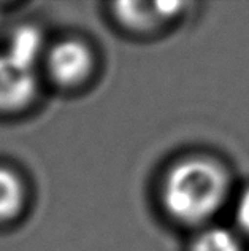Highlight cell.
<instances>
[{"label": "cell", "instance_id": "obj_8", "mask_svg": "<svg viewBox=\"0 0 249 251\" xmlns=\"http://www.w3.org/2000/svg\"><path fill=\"white\" fill-rule=\"evenodd\" d=\"M235 221L241 234L249 237V188L238 196L235 203Z\"/></svg>", "mask_w": 249, "mask_h": 251}, {"label": "cell", "instance_id": "obj_5", "mask_svg": "<svg viewBox=\"0 0 249 251\" xmlns=\"http://www.w3.org/2000/svg\"><path fill=\"white\" fill-rule=\"evenodd\" d=\"M181 3H156L154 11H148L149 5L146 3H117L116 5V15L119 19L127 24L129 27L134 29H146L149 24H154L163 16L173 15L176 8H180Z\"/></svg>", "mask_w": 249, "mask_h": 251}, {"label": "cell", "instance_id": "obj_4", "mask_svg": "<svg viewBox=\"0 0 249 251\" xmlns=\"http://www.w3.org/2000/svg\"><path fill=\"white\" fill-rule=\"evenodd\" d=\"M42 50L43 40L40 32L32 25H23L11 35L5 54L10 56L13 61L35 70V64L42 54Z\"/></svg>", "mask_w": 249, "mask_h": 251}, {"label": "cell", "instance_id": "obj_6", "mask_svg": "<svg viewBox=\"0 0 249 251\" xmlns=\"http://www.w3.org/2000/svg\"><path fill=\"white\" fill-rule=\"evenodd\" d=\"M25 199L23 180L15 172L0 167V221L15 218L21 211Z\"/></svg>", "mask_w": 249, "mask_h": 251}, {"label": "cell", "instance_id": "obj_7", "mask_svg": "<svg viewBox=\"0 0 249 251\" xmlns=\"http://www.w3.org/2000/svg\"><path fill=\"white\" fill-rule=\"evenodd\" d=\"M191 251H241V242L233 230L211 226L197 234Z\"/></svg>", "mask_w": 249, "mask_h": 251}, {"label": "cell", "instance_id": "obj_3", "mask_svg": "<svg viewBox=\"0 0 249 251\" xmlns=\"http://www.w3.org/2000/svg\"><path fill=\"white\" fill-rule=\"evenodd\" d=\"M38 89L35 70L0 54V111H18L34 100Z\"/></svg>", "mask_w": 249, "mask_h": 251}, {"label": "cell", "instance_id": "obj_2", "mask_svg": "<svg viewBox=\"0 0 249 251\" xmlns=\"http://www.w3.org/2000/svg\"><path fill=\"white\" fill-rule=\"evenodd\" d=\"M46 67L52 81L64 88H73L86 81L92 74L94 54L86 43L68 38L49 50Z\"/></svg>", "mask_w": 249, "mask_h": 251}, {"label": "cell", "instance_id": "obj_1", "mask_svg": "<svg viewBox=\"0 0 249 251\" xmlns=\"http://www.w3.org/2000/svg\"><path fill=\"white\" fill-rule=\"evenodd\" d=\"M228 175L206 157H187L173 164L163 176L160 197L170 216L184 224H203L224 205Z\"/></svg>", "mask_w": 249, "mask_h": 251}]
</instances>
